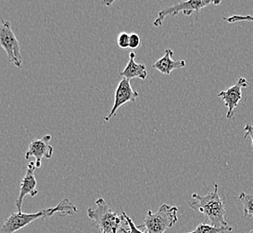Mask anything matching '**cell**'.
Masks as SVG:
<instances>
[{
    "label": "cell",
    "mask_w": 253,
    "mask_h": 233,
    "mask_svg": "<svg viewBox=\"0 0 253 233\" xmlns=\"http://www.w3.org/2000/svg\"><path fill=\"white\" fill-rule=\"evenodd\" d=\"M140 44H141V39H140L138 34H135V33L129 34V48L130 49H138Z\"/></svg>",
    "instance_id": "ac0fdd59"
},
{
    "label": "cell",
    "mask_w": 253,
    "mask_h": 233,
    "mask_svg": "<svg viewBox=\"0 0 253 233\" xmlns=\"http://www.w3.org/2000/svg\"><path fill=\"white\" fill-rule=\"evenodd\" d=\"M122 218L123 222L127 225V228H122L120 233H147L144 232V225H136L133 223L132 219L125 213V211L122 209Z\"/></svg>",
    "instance_id": "9a60e30c"
},
{
    "label": "cell",
    "mask_w": 253,
    "mask_h": 233,
    "mask_svg": "<svg viewBox=\"0 0 253 233\" xmlns=\"http://www.w3.org/2000/svg\"><path fill=\"white\" fill-rule=\"evenodd\" d=\"M221 1H213V0H190V1H180L175 5L168 6L158 13V16L154 21V25L156 27H159L163 25L164 21L167 16H176L179 13L182 12L183 15L190 16L193 13L198 14L200 10L203 9L207 5H219Z\"/></svg>",
    "instance_id": "5b68a950"
},
{
    "label": "cell",
    "mask_w": 253,
    "mask_h": 233,
    "mask_svg": "<svg viewBox=\"0 0 253 233\" xmlns=\"http://www.w3.org/2000/svg\"><path fill=\"white\" fill-rule=\"evenodd\" d=\"M117 42L121 49H126L129 48V34H126L125 32L119 34Z\"/></svg>",
    "instance_id": "e0dca14e"
},
{
    "label": "cell",
    "mask_w": 253,
    "mask_h": 233,
    "mask_svg": "<svg viewBox=\"0 0 253 233\" xmlns=\"http://www.w3.org/2000/svg\"><path fill=\"white\" fill-rule=\"evenodd\" d=\"M136 53L130 52L129 53V60L126 64V68L121 73V76L126 78L128 80H132L135 78H139L141 80H146L147 78V69L145 64L136 63L135 61Z\"/></svg>",
    "instance_id": "7c38bea8"
},
{
    "label": "cell",
    "mask_w": 253,
    "mask_h": 233,
    "mask_svg": "<svg viewBox=\"0 0 253 233\" xmlns=\"http://www.w3.org/2000/svg\"><path fill=\"white\" fill-rule=\"evenodd\" d=\"M224 21H226L229 24H236L239 22H253V15H234L230 17H223Z\"/></svg>",
    "instance_id": "2e32d148"
},
{
    "label": "cell",
    "mask_w": 253,
    "mask_h": 233,
    "mask_svg": "<svg viewBox=\"0 0 253 233\" xmlns=\"http://www.w3.org/2000/svg\"><path fill=\"white\" fill-rule=\"evenodd\" d=\"M174 52L170 49H166L165 50V55L156 61V63L153 64V68L159 71L163 75L168 76L172 71L176 69H181L186 67L185 60H174L173 59Z\"/></svg>",
    "instance_id": "8fae6325"
},
{
    "label": "cell",
    "mask_w": 253,
    "mask_h": 233,
    "mask_svg": "<svg viewBox=\"0 0 253 233\" xmlns=\"http://www.w3.org/2000/svg\"><path fill=\"white\" fill-rule=\"evenodd\" d=\"M102 3H103V4H105V5H108V6H109V5H112V4L114 3V2H113V1H111V2H102Z\"/></svg>",
    "instance_id": "ffe728a7"
},
{
    "label": "cell",
    "mask_w": 253,
    "mask_h": 233,
    "mask_svg": "<svg viewBox=\"0 0 253 233\" xmlns=\"http://www.w3.org/2000/svg\"><path fill=\"white\" fill-rule=\"evenodd\" d=\"M96 207H89L87 215L102 233H118L122 229V216L112 211L103 198L95 202Z\"/></svg>",
    "instance_id": "3957f363"
},
{
    "label": "cell",
    "mask_w": 253,
    "mask_h": 233,
    "mask_svg": "<svg viewBox=\"0 0 253 233\" xmlns=\"http://www.w3.org/2000/svg\"><path fill=\"white\" fill-rule=\"evenodd\" d=\"M51 140L50 135H46L41 139H34L30 144L29 149L25 154V158L26 160L31 159V157L35 158V166L36 169L42 167V160L50 159L53 155V147L49 145Z\"/></svg>",
    "instance_id": "ba28073f"
},
{
    "label": "cell",
    "mask_w": 253,
    "mask_h": 233,
    "mask_svg": "<svg viewBox=\"0 0 253 233\" xmlns=\"http://www.w3.org/2000/svg\"><path fill=\"white\" fill-rule=\"evenodd\" d=\"M192 201L188 204L193 210H197L206 217V223L210 222L214 227H226L227 223L224 219L225 205L224 200L220 196L218 185L214 183V190L206 195L194 193L191 195Z\"/></svg>",
    "instance_id": "7a4b0ae2"
},
{
    "label": "cell",
    "mask_w": 253,
    "mask_h": 233,
    "mask_svg": "<svg viewBox=\"0 0 253 233\" xmlns=\"http://www.w3.org/2000/svg\"><path fill=\"white\" fill-rule=\"evenodd\" d=\"M0 44L4 49L10 62L15 64L16 68L23 67V59L20 49L19 41L16 39L9 21L2 20L0 26Z\"/></svg>",
    "instance_id": "8992f818"
},
{
    "label": "cell",
    "mask_w": 253,
    "mask_h": 233,
    "mask_svg": "<svg viewBox=\"0 0 253 233\" xmlns=\"http://www.w3.org/2000/svg\"><path fill=\"white\" fill-rule=\"evenodd\" d=\"M244 131H245L244 138L250 137L252 139V145L253 147V126H252L251 124H246V126L244 127Z\"/></svg>",
    "instance_id": "d6986e66"
},
{
    "label": "cell",
    "mask_w": 253,
    "mask_h": 233,
    "mask_svg": "<svg viewBox=\"0 0 253 233\" xmlns=\"http://www.w3.org/2000/svg\"><path fill=\"white\" fill-rule=\"evenodd\" d=\"M78 212V207L68 198H65L55 207L45 209L34 214H25L23 212L13 213L10 214L9 217L6 219V221L2 225L1 233H16L39 219L51 217L54 214H59L64 216V215H73L74 214H77Z\"/></svg>",
    "instance_id": "6da1fadb"
},
{
    "label": "cell",
    "mask_w": 253,
    "mask_h": 233,
    "mask_svg": "<svg viewBox=\"0 0 253 233\" xmlns=\"http://www.w3.org/2000/svg\"><path fill=\"white\" fill-rule=\"evenodd\" d=\"M248 85L249 82L245 78H239L234 85L218 93L217 96L222 98L224 105L228 110L226 117L229 119L234 117V110L238 106L239 102L242 100V89L247 87Z\"/></svg>",
    "instance_id": "30bf717a"
},
{
    "label": "cell",
    "mask_w": 253,
    "mask_h": 233,
    "mask_svg": "<svg viewBox=\"0 0 253 233\" xmlns=\"http://www.w3.org/2000/svg\"><path fill=\"white\" fill-rule=\"evenodd\" d=\"M137 97H138V92L132 88L130 80L125 78H122L115 91L114 103H113L112 111L109 113L108 116H104V121H110L112 117L116 115L117 111L120 108L127 102H136Z\"/></svg>",
    "instance_id": "52a82bcc"
},
{
    "label": "cell",
    "mask_w": 253,
    "mask_h": 233,
    "mask_svg": "<svg viewBox=\"0 0 253 233\" xmlns=\"http://www.w3.org/2000/svg\"><path fill=\"white\" fill-rule=\"evenodd\" d=\"M36 170V166L34 161H29L27 169L25 171V177L23 178L21 186H20V192L18 198L15 201V205L18 212H22V206H23V202L26 195H30L32 197H34L38 194V190H37V180L35 178L34 171Z\"/></svg>",
    "instance_id": "9c48e42d"
},
{
    "label": "cell",
    "mask_w": 253,
    "mask_h": 233,
    "mask_svg": "<svg viewBox=\"0 0 253 233\" xmlns=\"http://www.w3.org/2000/svg\"><path fill=\"white\" fill-rule=\"evenodd\" d=\"M250 233H253V230H252V231H251V232H250Z\"/></svg>",
    "instance_id": "44dd1931"
},
{
    "label": "cell",
    "mask_w": 253,
    "mask_h": 233,
    "mask_svg": "<svg viewBox=\"0 0 253 233\" xmlns=\"http://www.w3.org/2000/svg\"><path fill=\"white\" fill-rule=\"evenodd\" d=\"M233 231L232 227H214L212 226L211 224H207L206 222L202 224H199L194 231L190 232V233H231Z\"/></svg>",
    "instance_id": "4fadbf2b"
},
{
    "label": "cell",
    "mask_w": 253,
    "mask_h": 233,
    "mask_svg": "<svg viewBox=\"0 0 253 233\" xmlns=\"http://www.w3.org/2000/svg\"><path fill=\"white\" fill-rule=\"evenodd\" d=\"M238 199L243 204L244 217L253 218V194H246L242 192L238 196Z\"/></svg>",
    "instance_id": "5bb4252c"
},
{
    "label": "cell",
    "mask_w": 253,
    "mask_h": 233,
    "mask_svg": "<svg viewBox=\"0 0 253 233\" xmlns=\"http://www.w3.org/2000/svg\"><path fill=\"white\" fill-rule=\"evenodd\" d=\"M177 213L178 207L167 204H162L155 213L151 210L147 212L144 217L143 225L147 233H165L178 222Z\"/></svg>",
    "instance_id": "277c9868"
}]
</instances>
